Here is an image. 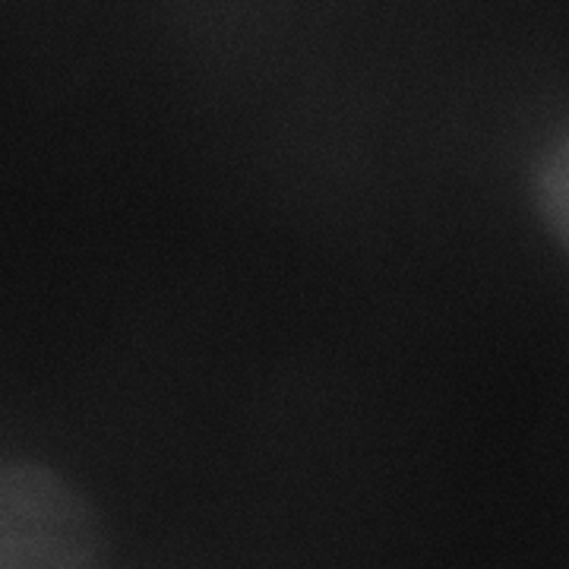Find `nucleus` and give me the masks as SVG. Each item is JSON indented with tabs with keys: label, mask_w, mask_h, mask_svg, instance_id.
Here are the masks:
<instances>
[{
	"label": "nucleus",
	"mask_w": 569,
	"mask_h": 569,
	"mask_svg": "<svg viewBox=\"0 0 569 569\" xmlns=\"http://www.w3.org/2000/svg\"><path fill=\"white\" fill-rule=\"evenodd\" d=\"M96 507L39 462L0 459V569H104Z\"/></svg>",
	"instance_id": "1"
},
{
	"label": "nucleus",
	"mask_w": 569,
	"mask_h": 569,
	"mask_svg": "<svg viewBox=\"0 0 569 569\" xmlns=\"http://www.w3.org/2000/svg\"><path fill=\"white\" fill-rule=\"evenodd\" d=\"M538 209L557 234V241L569 250V130L553 142L538 168Z\"/></svg>",
	"instance_id": "2"
}]
</instances>
